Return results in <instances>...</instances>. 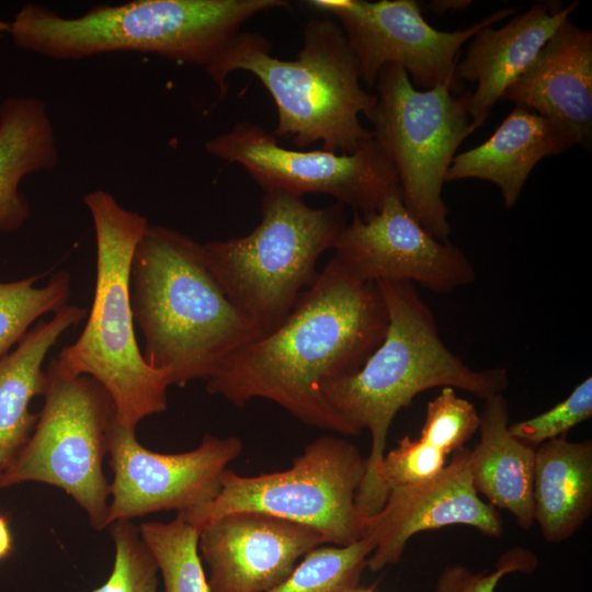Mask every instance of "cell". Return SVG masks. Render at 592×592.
<instances>
[{
	"label": "cell",
	"mask_w": 592,
	"mask_h": 592,
	"mask_svg": "<svg viewBox=\"0 0 592 592\" xmlns=\"http://www.w3.org/2000/svg\"><path fill=\"white\" fill-rule=\"evenodd\" d=\"M471 4L469 0H434L430 1L428 8L435 14H443L447 11H460Z\"/></svg>",
	"instance_id": "33"
},
{
	"label": "cell",
	"mask_w": 592,
	"mask_h": 592,
	"mask_svg": "<svg viewBox=\"0 0 592 592\" xmlns=\"http://www.w3.org/2000/svg\"><path fill=\"white\" fill-rule=\"evenodd\" d=\"M479 413L454 388L443 387L426 406L425 420L418 436L446 456L453 454L478 431Z\"/></svg>",
	"instance_id": "28"
},
{
	"label": "cell",
	"mask_w": 592,
	"mask_h": 592,
	"mask_svg": "<svg viewBox=\"0 0 592 592\" xmlns=\"http://www.w3.org/2000/svg\"><path fill=\"white\" fill-rule=\"evenodd\" d=\"M14 549V538L7 515L0 514V561L8 558Z\"/></svg>",
	"instance_id": "32"
},
{
	"label": "cell",
	"mask_w": 592,
	"mask_h": 592,
	"mask_svg": "<svg viewBox=\"0 0 592 592\" xmlns=\"http://www.w3.org/2000/svg\"><path fill=\"white\" fill-rule=\"evenodd\" d=\"M139 535L157 563L163 592H210L198 550L200 531L181 513L167 523H143Z\"/></svg>",
	"instance_id": "24"
},
{
	"label": "cell",
	"mask_w": 592,
	"mask_h": 592,
	"mask_svg": "<svg viewBox=\"0 0 592 592\" xmlns=\"http://www.w3.org/2000/svg\"><path fill=\"white\" fill-rule=\"evenodd\" d=\"M114 562L106 581L92 592H161L159 570L139 531L130 521L111 525Z\"/></svg>",
	"instance_id": "27"
},
{
	"label": "cell",
	"mask_w": 592,
	"mask_h": 592,
	"mask_svg": "<svg viewBox=\"0 0 592 592\" xmlns=\"http://www.w3.org/2000/svg\"><path fill=\"white\" fill-rule=\"evenodd\" d=\"M592 415V377H587L571 394L550 409L509 425L511 434L532 448L567 433Z\"/></svg>",
	"instance_id": "29"
},
{
	"label": "cell",
	"mask_w": 592,
	"mask_h": 592,
	"mask_svg": "<svg viewBox=\"0 0 592 592\" xmlns=\"http://www.w3.org/2000/svg\"><path fill=\"white\" fill-rule=\"evenodd\" d=\"M445 465L446 455L419 437L399 439L382 462L379 483L385 500L390 489L426 481L439 475Z\"/></svg>",
	"instance_id": "30"
},
{
	"label": "cell",
	"mask_w": 592,
	"mask_h": 592,
	"mask_svg": "<svg viewBox=\"0 0 592 592\" xmlns=\"http://www.w3.org/2000/svg\"><path fill=\"white\" fill-rule=\"evenodd\" d=\"M344 592H376L374 588H360L358 585Z\"/></svg>",
	"instance_id": "34"
},
{
	"label": "cell",
	"mask_w": 592,
	"mask_h": 592,
	"mask_svg": "<svg viewBox=\"0 0 592 592\" xmlns=\"http://www.w3.org/2000/svg\"><path fill=\"white\" fill-rule=\"evenodd\" d=\"M323 544L316 530L258 511L224 514L198 536L210 592H267Z\"/></svg>",
	"instance_id": "16"
},
{
	"label": "cell",
	"mask_w": 592,
	"mask_h": 592,
	"mask_svg": "<svg viewBox=\"0 0 592 592\" xmlns=\"http://www.w3.org/2000/svg\"><path fill=\"white\" fill-rule=\"evenodd\" d=\"M96 244L95 286L83 331L49 363L67 376L87 375L111 396L117 423L138 422L167 409L168 373L152 368L140 352L130 304V270L137 243L149 224L115 197L95 190L83 197Z\"/></svg>",
	"instance_id": "6"
},
{
	"label": "cell",
	"mask_w": 592,
	"mask_h": 592,
	"mask_svg": "<svg viewBox=\"0 0 592 592\" xmlns=\"http://www.w3.org/2000/svg\"><path fill=\"white\" fill-rule=\"evenodd\" d=\"M346 224L340 203L312 208L300 195L267 191L261 221L251 232L203 243V249L228 299L266 334L315 283L318 259L333 249Z\"/></svg>",
	"instance_id": "7"
},
{
	"label": "cell",
	"mask_w": 592,
	"mask_h": 592,
	"mask_svg": "<svg viewBox=\"0 0 592 592\" xmlns=\"http://www.w3.org/2000/svg\"><path fill=\"white\" fill-rule=\"evenodd\" d=\"M376 285L388 312L383 341L353 374L323 382L321 391L352 435L367 430L371 451L356 506L365 517L385 502L379 471L388 431L398 411L424 390L452 387L481 399L503 394L509 386L503 367L474 369L440 337L431 308L408 281L384 280Z\"/></svg>",
	"instance_id": "2"
},
{
	"label": "cell",
	"mask_w": 592,
	"mask_h": 592,
	"mask_svg": "<svg viewBox=\"0 0 592 592\" xmlns=\"http://www.w3.org/2000/svg\"><path fill=\"white\" fill-rule=\"evenodd\" d=\"M287 5L284 0H135L64 18L27 3L9 33L16 46L57 60L139 52L207 70L250 18Z\"/></svg>",
	"instance_id": "4"
},
{
	"label": "cell",
	"mask_w": 592,
	"mask_h": 592,
	"mask_svg": "<svg viewBox=\"0 0 592 592\" xmlns=\"http://www.w3.org/2000/svg\"><path fill=\"white\" fill-rule=\"evenodd\" d=\"M130 304L144 357L171 385L208 380L231 353L264 335L228 299L203 244L160 225H149L135 249Z\"/></svg>",
	"instance_id": "3"
},
{
	"label": "cell",
	"mask_w": 592,
	"mask_h": 592,
	"mask_svg": "<svg viewBox=\"0 0 592 592\" xmlns=\"http://www.w3.org/2000/svg\"><path fill=\"white\" fill-rule=\"evenodd\" d=\"M86 316L84 308L65 305L48 321H37L13 351L0 357V482L37 423L38 413L31 412L30 405L46 389V355Z\"/></svg>",
	"instance_id": "20"
},
{
	"label": "cell",
	"mask_w": 592,
	"mask_h": 592,
	"mask_svg": "<svg viewBox=\"0 0 592 592\" xmlns=\"http://www.w3.org/2000/svg\"><path fill=\"white\" fill-rule=\"evenodd\" d=\"M366 458L344 437L325 435L309 443L285 470L241 476L226 469L217 496L181 513L198 531L224 514L258 511L309 526L327 543L361 539L368 517L356 506Z\"/></svg>",
	"instance_id": "8"
},
{
	"label": "cell",
	"mask_w": 592,
	"mask_h": 592,
	"mask_svg": "<svg viewBox=\"0 0 592 592\" xmlns=\"http://www.w3.org/2000/svg\"><path fill=\"white\" fill-rule=\"evenodd\" d=\"M501 100L558 123L577 145L589 146L592 133V32L566 20Z\"/></svg>",
	"instance_id": "17"
},
{
	"label": "cell",
	"mask_w": 592,
	"mask_h": 592,
	"mask_svg": "<svg viewBox=\"0 0 592 592\" xmlns=\"http://www.w3.org/2000/svg\"><path fill=\"white\" fill-rule=\"evenodd\" d=\"M388 312L376 283L334 258L271 332L231 353L206 390L235 406L270 400L320 430L352 435L326 400L323 382L356 372L383 341Z\"/></svg>",
	"instance_id": "1"
},
{
	"label": "cell",
	"mask_w": 592,
	"mask_h": 592,
	"mask_svg": "<svg viewBox=\"0 0 592 592\" xmlns=\"http://www.w3.org/2000/svg\"><path fill=\"white\" fill-rule=\"evenodd\" d=\"M271 43L258 33H239L206 71L223 96L227 77L236 70L254 75L277 110V139H291L300 150L320 141L322 150L351 153L373 133L360 122L372 116L376 95L363 87L355 56L340 24L310 19L295 60L271 54Z\"/></svg>",
	"instance_id": "5"
},
{
	"label": "cell",
	"mask_w": 592,
	"mask_h": 592,
	"mask_svg": "<svg viewBox=\"0 0 592 592\" xmlns=\"http://www.w3.org/2000/svg\"><path fill=\"white\" fill-rule=\"evenodd\" d=\"M592 513V441L567 436L535 448L533 515L548 543L573 536Z\"/></svg>",
	"instance_id": "22"
},
{
	"label": "cell",
	"mask_w": 592,
	"mask_h": 592,
	"mask_svg": "<svg viewBox=\"0 0 592 592\" xmlns=\"http://www.w3.org/2000/svg\"><path fill=\"white\" fill-rule=\"evenodd\" d=\"M37 280L29 276L0 283V357L23 339L34 321L66 305L70 295L67 272H57L42 287L35 286Z\"/></svg>",
	"instance_id": "26"
},
{
	"label": "cell",
	"mask_w": 592,
	"mask_h": 592,
	"mask_svg": "<svg viewBox=\"0 0 592 592\" xmlns=\"http://www.w3.org/2000/svg\"><path fill=\"white\" fill-rule=\"evenodd\" d=\"M44 405L35 429L0 489L43 482L70 496L95 530L109 526L110 483L103 471L114 402L95 379L67 376L48 364Z\"/></svg>",
	"instance_id": "10"
},
{
	"label": "cell",
	"mask_w": 592,
	"mask_h": 592,
	"mask_svg": "<svg viewBox=\"0 0 592 592\" xmlns=\"http://www.w3.org/2000/svg\"><path fill=\"white\" fill-rule=\"evenodd\" d=\"M205 149L241 166L264 192L323 193L361 215L401 195L396 168L374 137L351 153L289 149L260 125L239 122L209 139Z\"/></svg>",
	"instance_id": "11"
},
{
	"label": "cell",
	"mask_w": 592,
	"mask_h": 592,
	"mask_svg": "<svg viewBox=\"0 0 592 592\" xmlns=\"http://www.w3.org/2000/svg\"><path fill=\"white\" fill-rule=\"evenodd\" d=\"M237 436L206 434L192 451L164 454L144 447L136 428L113 423L110 443L109 526L159 511H186L213 500L228 464L239 457Z\"/></svg>",
	"instance_id": "13"
},
{
	"label": "cell",
	"mask_w": 592,
	"mask_h": 592,
	"mask_svg": "<svg viewBox=\"0 0 592 592\" xmlns=\"http://www.w3.org/2000/svg\"><path fill=\"white\" fill-rule=\"evenodd\" d=\"M579 7L539 3L516 15L500 29L486 26L468 45L466 57L457 62L455 77L476 82L470 93L468 113L478 127L505 90L534 61L555 31Z\"/></svg>",
	"instance_id": "18"
},
{
	"label": "cell",
	"mask_w": 592,
	"mask_h": 592,
	"mask_svg": "<svg viewBox=\"0 0 592 592\" xmlns=\"http://www.w3.org/2000/svg\"><path fill=\"white\" fill-rule=\"evenodd\" d=\"M537 566L536 556L515 547L503 553L492 571L474 572L462 565L445 567L437 577L434 592H496L501 579L514 572H532Z\"/></svg>",
	"instance_id": "31"
},
{
	"label": "cell",
	"mask_w": 592,
	"mask_h": 592,
	"mask_svg": "<svg viewBox=\"0 0 592 592\" xmlns=\"http://www.w3.org/2000/svg\"><path fill=\"white\" fill-rule=\"evenodd\" d=\"M576 145L558 123L515 105L486 141L454 157L445 182L462 179L492 182L499 187L504 206L511 208L540 159Z\"/></svg>",
	"instance_id": "19"
},
{
	"label": "cell",
	"mask_w": 592,
	"mask_h": 592,
	"mask_svg": "<svg viewBox=\"0 0 592 592\" xmlns=\"http://www.w3.org/2000/svg\"><path fill=\"white\" fill-rule=\"evenodd\" d=\"M483 401L479 441L470 449L473 486L493 508L509 511L519 527L530 530L534 524L535 449L511 434L509 403L503 394Z\"/></svg>",
	"instance_id": "21"
},
{
	"label": "cell",
	"mask_w": 592,
	"mask_h": 592,
	"mask_svg": "<svg viewBox=\"0 0 592 592\" xmlns=\"http://www.w3.org/2000/svg\"><path fill=\"white\" fill-rule=\"evenodd\" d=\"M307 4L338 19L362 83L376 86L379 71L396 65L420 90L458 82L455 69L462 46L481 29L515 12L501 9L465 30L443 32L424 20L414 0H310Z\"/></svg>",
	"instance_id": "12"
},
{
	"label": "cell",
	"mask_w": 592,
	"mask_h": 592,
	"mask_svg": "<svg viewBox=\"0 0 592 592\" xmlns=\"http://www.w3.org/2000/svg\"><path fill=\"white\" fill-rule=\"evenodd\" d=\"M369 117L373 137L394 163L401 200L435 238L448 240L447 207L442 197L446 173L460 144L478 128L468 113L470 92L444 83L417 89L406 70L385 66Z\"/></svg>",
	"instance_id": "9"
},
{
	"label": "cell",
	"mask_w": 592,
	"mask_h": 592,
	"mask_svg": "<svg viewBox=\"0 0 592 592\" xmlns=\"http://www.w3.org/2000/svg\"><path fill=\"white\" fill-rule=\"evenodd\" d=\"M333 250V258L362 283L408 281L447 293L477 276L465 253L430 234L406 208L401 195L389 197L375 213H354Z\"/></svg>",
	"instance_id": "14"
},
{
	"label": "cell",
	"mask_w": 592,
	"mask_h": 592,
	"mask_svg": "<svg viewBox=\"0 0 592 592\" xmlns=\"http://www.w3.org/2000/svg\"><path fill=\"white\" fill-rule=\"evenodd\" d=\"M452 525L470 526L490 537L503 533L502 517L473 486L470 449L465 446L435 477L387 492L382 509L367 520L365 534L375 542L367 569L379 571L397 563L418 533Z\"/></svg>",
	"instance_id": "15"
},
{
	"label": "cell",
	"mask_w": 592,
	"mask_h": 592,
	"mask_svg": "<svg viewBox=\"0 0 592 592\" xmlns=\"http://www.w3.org/2000/svg\"><path fill=\"white\" fill-rule=\"evenodd\" d=\"M375 548L369 535L346 546L316 547L267 592H344L358 585Z\"/></svg>",
	"instance_id": "25"
},
{
	"label": "cell",
	"mask_w": 592,
	"mask_h": 592,
	"mask_svg": "<svg viewBox=\"0 0 592 592\" xmlns=\"http://www.w3.org/2000/svg\"><path fill=\"white\" fill-rule=\"evenodd\" d=\"M58 148L46 105L35 98H8L0 104V232L27 220L31 209L19 193L25 175L58 164Z\"/></svg>",
	"instance_id": "23"
},
{
	"label": "cell",
	"mask_w": 592,
	"mask_h": 592,
	"mask_svg": "<svg viewBox=\"0 0 592 592\" xmlns=\"http://www.w3.org/2000/svg\"><path fill=\"white\" fill-rule=\"evenodd\" d=\"M10 23L0 21V34L2 32H9Z\"/></svg>",
	"instance_id": "35"
}]
</instances>
